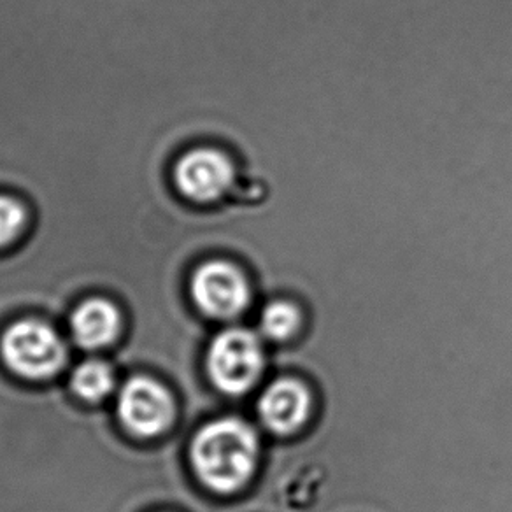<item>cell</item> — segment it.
Listing matches in <instances>:
<instances>
[{
	"instance_id": "obj_1",
	"label": "cell",
	"mask_w": 512,
	"mask_h": 512,
	"mask_svg": "<svg viewBox=\"0 0 512 512\" xmlns=\"http://www.w3.org/2000/svg\"><path fill=\"white\" fill-rule=\"evenodd\" d=\"M192 460L202 483L211 490H239L248 483L258 460L255 432L234 418L213 421L195 437Z\"/></svg>"
},
{
	"instance_id": "obj_2",
	"label": "cell",
	"mask_w": 512,
	"mask_h": 512,
	"mask_svg": "<svg viewBox=\"0 0 512 512\" xmlns=\"http://www.w3.org/2000/svg\"><path fill=\"white\" fill-rule=\"evenodd\" d=\"M179 193L197 206L211 207L232 199L237 213L244 192L242 167L235 153L220 146H199L179 158L174 171Z\"/></svg>"
},
{
	"instance_id": "obj_3",
	"label": "cell",
	"mask_w": 512,
	"mask_h": 512,
	"mask_svg": "<svg viewBox=\"0 0 512 512\" xmlns=\"http://www.w3.org/2000/svg\"><path fill=\"white\" fill-rule=\"evenodd\" d=\"M264 367V353L255 335L232 328L214 339L207 369L221 392L241 395L256 383Z\"/></svg>"
},
{
	"instance_id": "obj_4",
	"label": "cell",
	"mask_w": 512,
	"mask_h": 512,
	"mask_svg": "<svg viewBox=\"0 0 512 512\" xmlns=\"http://www.w3.org/2000/svg\"><path fill=\"white\" fill-rule=\"evenodd\" d=\"M4 360L16 374L44 379L62 369L65 346L53 328L41 321L15 323L2 339Z\"/></svg>"
},
{
	"instance_id": "obj_5",
	"label": "cell",
	"mask_w": 512,
	"mask_h": 512,
	"mask_svg": "<svg viewBox=\"0 0 512 512\" xmlns=\"http://www.w3.org/2000/svg\"><path fill=\"white\" fill-rule=\"evenodd\" d=\"M193 299L213 318H234L249 300L248 279L227 260H211L200 265L192 281Z\"/></svg>"
},
{
	"instance_id": "obj_6",
	"label": "cell",
	"mask_w": 512,
	"mask_h": 512,
	"mask_svg": "<svg viewBox=\"0 0 512 512\" xmlns=\"http://www.w3.org/2000/svg\"><path fill=\"white\" fill-rule=\"evenodd\" d=\"M118 409L125 427L144 437L164 432L174 416L171 395L148 377H134L123 386Z\"/></svg>"
},
{
	"instance_id": "obj_7",
	"label": "cell",
	"mask_w": 512,
	"mask_h": 512,
	"mask_svg": "<svg viewBox=\"0 0 512 512\" xmlns=\"http://www.w3.org/2000/svg\"><path fill=\"white\" fill-rule=\"evenodd\" d=\"M311 409V397L306 388L292 379L272 384L260 400V416L265 427L276 434H292L299 430Z\"/></svg>"
},
{
	"instance_id": "obj_8",
	"label": "cell",
	"mask_w": 512,
	"mask_h": 512,
	"mask_svg": "<svg viewBox=\"0 0 512 512\" xmlns=\"http://www.w3.org/2000/svg\"><path fill=\"white\" fill-rule=\"evenodd\" d=\"M71 325L74 339L83 348H102L118 335L120 314L106 300H88L74 313Z\"/></svg>"
},
{
	"instance_id": "obj_9",
	"label": "cell",
	"mask_w": 512,
	"mask_h": 512,
	"mask_svg": "<svg viewBox=\"0 0 512 512\" xmlns=\"http://www.w3.org/2000/svg\"><path fill=\"white\" fill-rule=\"evenodd\" d=\"M72 390L86 402L106 399L114 386V374L109 365L99 360L86 362L72 376Z\"/></svg>"
},
{
	"instance_id": "obj_10",
	"label": "cell",
	"mask_w": 512,
	"mask_h": 512,
	"mask_svg": "<svg viewBox=\"0 0 512 512\" xmlns=\"http://www.w3.org/2000/svg\"><path fill=\"white\" fill-rule=\"evenodd\" d=\"M299 325V311L286 302H274L265 309L262 316L265 335L274 341H285L288 337H292Z\"/></svg>"
},
{
	"instance_id": "obj_11",
	"label": "cell",
	"mask_w": 512,
	"mask_h": 512,
	"mask_svg": "<svg viewBox=\"0 0 512 512\" xmlns=\"http://www.w3.org/2000/svg\"><path fill=\"white\" fill-rule=\"evenodd\" d=\"M25 227V209L20 202L0 195V248L8 246L22 234Z\"/></svg>"
}]
</instances>
